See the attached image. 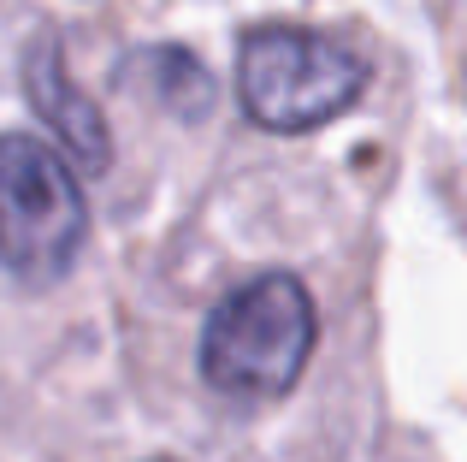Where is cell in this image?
<instances>
[{"label": "cell", "instance_id": "obj_4", "mask_svg": "<svg viewBox=\"0 0 467 462\" xmlns=\"http://www.w3.org/2000/svg\"><path fill=\"white\" fill-rule=\"evenodd\" d=\"M18 78H24L30 113L59 137V149L71 154V166H83L89 178H101L107 166H113V131H107L101 107H95L89 95L78 89V78L66 71V47H59L54 30H42V36L24 42Z\"/></svg>", "mask_w": 467, "mask_h": 462}, {"label": "cell", "instance_id": "obj_6", "mask_svg": "<svg viewBox=\"0 0 467 462\" xmlns=\"http://www.w3.org/2000/svg\"><path fill=\"white\" fill-rule=\"evenodd\" d=\"M160 462H171V457H160Z\"/></svg>", "mask_w": 467, "mask_h": 462}, {"label": "cell", "instance_id": "obj_5", "mask_svg": "<svg viewBox=\"0 0 467 462\" xmlns=\"http://www.w3.org/2000/svg\"><path fill=\"white\" fill-rule=\"evenodd\" d=\"M125 71H137V78L160 95V107L178 113V119H202L207 107H213V78H207V66L190 54V47H149V54H142L137 66H125Z\"/></svg>", "mask_w": 467, "mask_h": 462}, {"label": "cell", "instance_id": "obj_3", "mask_svg": "<svg viewBox=\"0 0 467 462\" xmlns=\"http://www.w3.org/2000/svg\"><path fill=\"white\" fill-rule=\"evenodd\" d=\"M89 237V202L54 142L0 131V267L18 285H59Z\"/></svg>", "mask_w": 467, "mask_h": 462}, {"label": "cell", "instance_id": "obj_1", "mask_svg": "<svg viewBox=\"0 0 467 462\" xmlns=\"http://www.w3.org/2000/svg\"><path fill=\"white\" fill-rule=\"evenodd\" d=\"M319 344L314 297L296 273H254L202 326V380L237 404H278L296 392Z\"/></svg>", "mask_w": 467, "mask_h": 462}, {"label": "cell", "instance_id": "obj_2", "mask_svg": "<svg viewBox=\"0 0 467 462\" xmlns=\"http://www.w3.org/2000/svg\"><path fill=\"white\" fill-rule=\"evenodd\" d=\"M367 95V59L308 24H254L237 47V101L273 137L343 119Z\"/></svg>", "mask_w": 467, "mask_h": 462}]
</instances>
